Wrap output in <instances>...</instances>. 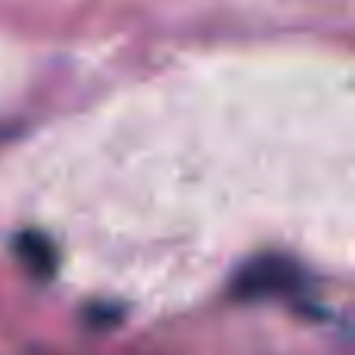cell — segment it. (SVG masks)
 Here are the masks:
<instances>
[{
	"label": "cell",
	"instance_id": "7a4b0ae2",
	"mask_svg": "<svg viewBox=\"0 0 355 355\" xmlns=\"http://www.w3.org/2000/svg\"><path fill=\"white\" fill-rule=\"evenodd\" d=\"M19 256H22L25 265L41 277H47L50 271H53V246H50L44 237H37V234H25L22 243H19Z\"/></svg>",
	"mask_w": 355,
	"mask_h": 355
},
{
	"label": "cell",
	"instance_id": "6da1fadb",
	"mask_svg": "<svg viewBox=\"0 0 355 355\" xmlns=\"http://www.w3.org/2000/svg\"><path fill=\"white\" fill-rule=\"evenodd\" d=\"M300 287V268L287 259H259V262L246 265L234 281L237 296L246 300H259V296H277L287 290Z\"/></svg>",
	"mask_w": 355,
	"mask_h": 355
}]
</instances>
